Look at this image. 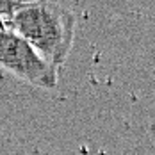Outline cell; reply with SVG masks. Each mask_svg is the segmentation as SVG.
Here are the masks:
<instances>
[{
  "label": "cell",
  "instance_id": "obj_2",
  "mask_svg": "<svg viewBox=\"0 0 155 155\" xmlns=\"http://www.w3.org/2000/svg\"><path fill=\"white\" fill-rule=\"evenodd\" d=\"M0 68L36 87L54 89L57 86V68L45 61L21 36L5 27H0Z\"/></svg>",
  "mask_w": 155,
  "mask_h": 155
},
{
  "label": "cell",
  "instance_id": "obj_1",
  "mask_svg": "<svg viewBox=\"0 0 155 155\" xmlns=\"http://www.w3.org/2000/svg\"><path fill=\"white\" fill-rule=\"evenodd\" d=\"M7 29L21 36L45 61L59 70L73 45L75 15L54 2H23Z\"/></svg>",
  "mask_w": 155,
  "mask_h": 155
},
{
  "label": "cell",
  "instance_id": "obj_3",
  "mask_svg": "<svg viewBox=\"0 0 155 155\" xmlns=\"http://www.w3.org/2000/svg\"><path fill=\"white\" fill-rule=\"evenodd\" d=\"M23 5V2H13V0H0V27H9V21L13 20L15 13Z\"/></svg>",
  "mask_w": 155,
  "mask_h": 155
}]
</instances>
